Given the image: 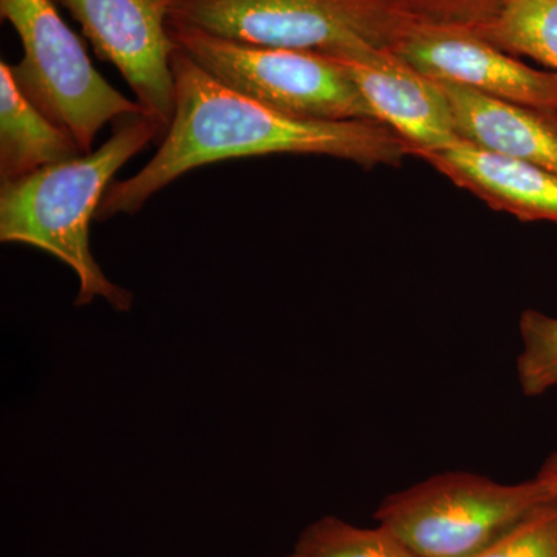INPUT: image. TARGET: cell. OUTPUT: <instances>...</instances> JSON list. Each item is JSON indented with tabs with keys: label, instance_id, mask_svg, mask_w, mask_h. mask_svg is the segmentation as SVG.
Listing matches in <instances>:
<instances>
[{
	"label": "cell",
	"instance_id": "1",
	"mask_svg": "<svg viewBox=\"0 0 557 557\" xmlns=\"http://www.w3.org/2000/svg\"><path fill=\"white\" fill-rule=\"evenodd\" d=\"M175 112L159 150L129 178L112 182L95 222L135 214L186 172L247 157L325 156L362 168L398 166L408 143L376 121L288 115L220 83L178 47L172 57Z\"/></svg>",
	"mask_w": 557,
	"mask_h": 557
},
{
	"label": "cell",
	"instance_id": "2",
	"mask_svg": "<svg viewBox=\"0 0 557 557\" xmlns=\"http://www.w3.org/2000/svg\"><path fill=\"white\" fill-rule=\"evenodd\" d=\"M100 149L0 186V240L54 256L78 277V307L104 299L129 311L134 295L110 281L90 248V225L116 172L164 135L148 115L127 116Z\"/></svg>",
	"mask_w": 557,
	"mask_h": 557
},
{
	"label": "cell",
	"instance_id": "3",
	"mask_svg": "<svg viewBox=\"0 0 557 557\" xmlns=\"http://www.w3.org/2000/svg\"><path fill=\"white\" fill-rule=\"evenodd\" d=\"M170 24L343 60L394 50L426 22L410 0H178Z\"/></svg>",
	"mask_w": 557,
	"mask_h": 557
},
{
	"label": "cell",
	"instance_id": "4",
	"mask_svg": "<svg viewBox=\"0 0 557 557\" xmlns=\"http://www.w3.org/2000/svg\"><path fill=\"white\" fill-rule=\"evenodd\" d=\"M552 497L536 478L502 483L448 471L391 494L375 519L417 557H471Z\"/></svg>",
	"mask_w": 557,
	"mask_h": 557
},
{
	"label": "cell",
	"instance_id": "5",
	"mask_svg": "<svg viewBox=\"0 0 557 557\" xmlns=\"http://www.w3.org/2000/svg\"><path fill=\"white\" fill-rule=\"evenodd\" d=\"M0 17L20 36L24 57L10 64L22 94L90 152L106 124L146 115L102 78L86 47L62 20L54 0H0Z\"/></svg>",
	"mask_w": 557,
	"mask_h": 557
},
{
	"label": "cell",
	"instance_id": "6",
	"mask_svg": "<svg viewBox=\"0 0 557 557\" xmlns=\"http://www.w3.org/2000/svg\"><path fill=\"white\" fill-rule=\"evenodd\" d=\"M180 50L230 89L288 115L376 121L338 61L311 51L255 46L170 24ZM379 123V121H376Z\"/></svg>",
	"mask_w": 557,
	"mask_h": 557
},
{
	"label": "cell",
	"instance_id": "7",
	"mask_svg": "<svg viewBox=\"0 0 557 557\" xmlns=\"http://www.w3.org/2000/svg\"><path fill=\"white\" fill-rule=\"evenodd\" d=\"M69 10L101 61L119 70L146 115L166 134L175 112L170 21L178 0H54Z\"/></svg>",
	"mask_w": 557,
	"mask_h": 557
},
{
	"label": "cell",
	"instance_id": "8",
	"mask_svg": "<svg viewBox=\"0 0 557 557\" xmlns=\"http://www.w3.org/2000/svg\"><path fill=\"white\" fill-rule=\"evenodd\" d=\"M429 78L523 108L557 113V73L542 72L471 32L421 24L394 49Z\"/></svg>",
	"mask_w": 557,
	"mask_h": 557
},
{
	"label": "cell",
	"instance_id": "9",
	"mask_svg": "<svg viewBox=\"0 0 557 557\" xmlns=\"http://www.w3.org/2000/svg\"><path fill=\"white\" fill-rule=\"evenodd\" d=\"M338 61L379 123L408 143L410 156L461 141L440 81L429 78L394 50H369Z\"/></svg>",
	"mask_w": 557,
	"mask_h": 557
},
{
	"label": "cell",
	"instance_id": "10",
	"mask_svg": "<svg viewBox=\"0 0 557 557\" xmlns=\"http://www.w3.org/2000/svg\"><path fill=\"white\" fill-rule=\"evenodd\" d=\"M413 157L426 161L458 188L474 194L487 207L522 222L557 223V174L525 161L496 156L461 141Z\"/></svg>",
	"mask_w": 557,
	"mask_h": 557
},
{
	"label": "cell",
	"instance_id": "11",
	"mask_svg": "<svg viewBox=\"0 0 557 557\" xmlns=\"http://www.w3.org/2000/svg\"><path fill=\"white\" fill-rule=\"evenodd\" d=\"M440 84L463 141L557 174V113L496 100L458 84Z\"/></svg>",
	"mask_w": 557,
	"mask_h": 557
},
{
	"label": "cell",
	"instance_id": "12",
	"mask_svg": "<svg viewBox=\"0 0 557 557\" xmlns=\"http://www.w3.org/2000/svg\"><path fill=\"white\" fill-rule=\"evenodd\" d=\"M83 153L72 135L22 94L9 62H0V183L16 182Z\"/></svg>",
	"mask_w": 557,
	"mask_h": 557
},
{
	"label": "cell",
	"instance_id": "13",
	"mask_svg": "<svg viewBox=\"0 0 557 557\" xmlns=\"http://www.w3.org/2000/svg\"><path fill=\"white\" fill-rule=\"evenodd\" d=\"M479 36L557 73V0H507L497 20Z\"/></svg>",
	"mask_w": 557,
	"mask_h": 557
},
{
	"label": "cell",
	"instance_id": "14",
	"mask_svg": "<svg viewBox=\"0 0 557 557\" xmlns=\"http://www.w3.org/2000/svg\"><path fill=\"white\" fill-rule=\"evenodd\" d=\"M288 557H417L384 527L361 528L325 516L300 534Z\"/></svg>",
	"mask_w": 557,
	"mask_h": 557
},
{
	"label": "cell",
	"instance_id": "15",
	"mask_svg": "<svg viewBox=\"0 0 557 557\" xmlns=\"http://www.w3.org/2000/svg\"><path fill=\"white\" fill-rule=\"evenodd\" d=\"M522 350L516 361L519 386L528 398L557 388V318L525 310L519 321Z\"/></svg>",
	"mask_w": 557,
	"mask_h": 557
},
{
	"label": "cell",
	"instance_id": "16",
	"mask_svg": "<svg viewBox=\"0 0 557 557\" xmlns=\"http://www.w3.org/2000/svg\"><path fill=\"white\" fill-rule=\"evenodd\" d=\"M471 557H557V497L544 502L505 536Z\"/></svg>",
	"mask_w": 557,
	"mask_h": 557
},
{
	"label": "cell",
	"instance_id": "17",
	"mask_svg": "<svg viewBox=\"0 0 557 557\" xmlns=\"http://www.w3.org/2000/svg\"><path fill=\"white\" fill-rule=\"evenodd\" d=\"M426 24L475 33L497 20L507 0H410Z\"/></svg>",
	"mask_w": 557,
	"mask_h": 557
},
{
	"label": "cell",
	"instance_id": "18",
	"mask_svg": "<svg viewBox=\"0 0 557 557\" xmlns=\"http://www.w3.org/2000/svg\"><path fill=\"white\" fill-rule=\"evenodd\" d=\"M536 479L547 486L553 497H557V449L545 458L537 471Z\"/></svg>",
	"mask_w": 557,
	"mask_h": 557
}]
</instances>
